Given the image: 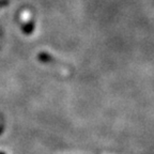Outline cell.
<instances>
[{
  "instance_id": "1",
  "label": "cell",
  "mask_w": 154,
  "mask_h": 154,
  "mask_svg": "<svg viewBox=\"0 0 154 154\" xmlns=\"http://www.w3.org/2000/svg\"><path fill=\"white\" fill-rule=\"evenodd\" d=\"M8 3H9V1H8V0H0V8L5 7V5H7Z\"/></svg>"
}]
</instances>
